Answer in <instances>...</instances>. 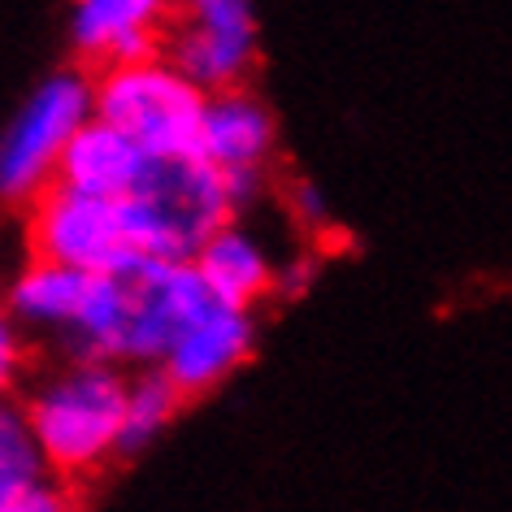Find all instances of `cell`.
Segmentation results:
<instances>
[{"label": "cell", "mask_w": 512, "mask_h": 512, "mask_svg": "<svg viewBox=\"0 0 512 512\" xmlns=\"http://www.w3.org/2000/svg\"><path fill=\"white\" fill-rule=\"evenodd\" d=\"M131 369L87 356H48L22 387V408L40 439L48 473L79 486L122 460Z\"/></svg>", "instance_id": "6da1fadb"}, {"label": "cell", "mask_w": 512, "mask_h": 512, "mask_svg": "<svg viewBox=\"0 0 512 512\" xmlns=\"http://www.w3.org/2000/svg\"><path fill=\"white\" fill-rule=\"evenodd\" d=\"M122 204L144 261H196V252L217 230L243 217L226 178L213 165H204L196 152L148 161L139 187Z\"/></svg>", "instance_id": "7a4b0ae2"}, {"label": "cell", "mask_w": 512, "mask_h": 512, "mask_svg": "<svg viewBox=\"0 0 512 512\" xmlns=\"http://www.w3.org/2000/svg\"><path fill=\"white\" fill-rule=\"evenodd\" d=\"M92 118V74L79 66L48 70L0 126V200L27 209L57 187L66 148Z\"/></svg>", "instance_id": "3957f363"}, {"label": "cell", "mask_w": 512, "mask_h": 512, "mask_svg": "<svg viewBox=\"0 0 512 512\" xmlns=\"http://www.w3.org/2000/svg\"><path fill=\"white\" fill-rule=\"evenodd\" d=\"M92 109L100 122L131 135L148 161H170L196 152L209 96L170 57L157 53L92 74Z\"/></svg>", "instance_id": "277c9868"}, {"label": "cell", "mask_w": 512, "mask_h": 512, "mask_svg": "<svg viewBox=\"0 0 512 512\" xmlns=\"http://www.w3.org/2000/svg\"><path fill=\"white\" fill-rule=\"evenodd\" d=\"M9 313L31 343H44L53 356H87L109 361L113 322V278H87L48 261H22L0 287Z\"/></svg>", "instance_id": "5b68a950"}, {"label": "cell", "mask_w": 512, "mask_h": 512, "mask_svg": "<svg viewBox=\"0 0 512 512\" xmlns=\"http://www.w3.org/2000/svg\"><path fill=\"white\" fill-rule=\"evenodd\" d=\"M22 239L31 261H48L87 278H122L144 261L126 204L83 196L61 183L22 209Z\"/></svg>", "instance_id": "8992f818"}, {"label": "cell", "mask_w": 512, "mask_h": 512, "mask_svg": "<svg viewBox=\"0 0 512 512\" xmlns=\"http://www.w3.org/2000/svg\"><path fill=\"white\" fill-rule=\"evenodd\" d=\"M213 296L191 261H139L113 278L109 361L122 369H161L178 335L196 322Z\"/></svg>", "instance_id": "52a82bcc"}, {"label": "cell", "mask_w": 512, "mask_h": 512, "mask_svg": "<svg viewBox=\"0 0 512 512\" xmlns=\"http://www.w3.org/2000/svg\"><path fill=\"white\" fill-rule=\"evenodd\" d=\"M161 53L204 96L252 87V70L261 61V18H256L248 0H191V5H174Z\"/></svg>", "instance_id": "ba28073f"}, {"label": "cell", "mask_w": 512, "mask_h": 512, "mask_svg": "<svg viewBox=\"0 0 512 512\" xmlns=\"http://www.w3.org/2000/svg\"><path fill=\"white\" fill-rule=\"evenodd\" d=\"M196 157L226 178L243 217H248L252 204H261L278 161V118L256 87L209 96Z\"/></svg>", "instance_id": "9c48e42d"}, {"label": "cell", "mask_w": 512, "mask_h": 512, "mask_svg": "<svg viewBox=\"0 0 512 512\" xmlns=\"http://www.w3.org/2000/svg\"><path fill=\"white\" fill-rule=\"evenodd\" d=\"M174 5L165 0H79L66 14V44L74 66L105 74L113 66L157 57L165 48Z\"/></svg>", "instance_id": "30bf717a"}, {"label": "cell", "mask_w": 512, "mask_h": 512, "mask_svg": "<svg viewBox=\"0 0 512 512\" xmlns=\"http://www.w3.org/2000/svg\"><path fill=\"white\" fill-rule=\"evenodd\" d=\"M256 335H261L256 313L230 309V304L213 300V304H204L196 322L178 335V343L161 361L157 374L170 378L183 400L209 395V391H217L222 382H230L243 365L252 361Z\"/></svg>", "instance_id": "8fae6325"}, {"label": "cell", "mask_w": 512, "mask_h": 512, "mask_svg": "<svg viewBox=\"0 0 512 512\" xmlns=\"http://www.w3.org/2000/svg\"><path fill=\"white\" fill-rule=\"evenodd\" d=\"M191 265H196L204 291H209L217 304L256 313L270 296H278L283 256L265 243V235L248 222V217H235V222H226L209 243H204Z\"/></svg>", "instance_id": "7c38bea8"}, {"label": "cell", "mask_w": 512, "mask_h": 512, "mask_svg": "<svg viewBox=\"0 0 512 512\" xmlns=\"http://www.w3.org/2000/svg\"><path fill=\"white\" fill-rule=\"evenodd\" d=\"M148 170V152L135 144L131 135H122L118 126L92 118L74 135V144L66 148L57 183L83 196H100V200H126L139 187V178Z\"/></svg>", "instance_id": "4fadbf2b"}, {"label": "cell", "mask_w": 512, "mask_h": 512, "mask_svg": "<svg viewBox=\"0 0 512 512\" xmlns=\"http://www.w3.org/2000/svg\"><path fill=\"white\" fill-rule=\"evenodd\" d=\"M183 395L157 369H135L131 391H126V430H122V456H139L174 426L183 413Z\"/></svg>", "instance_id": "5bb4252c"}, {"label": "cell", "mask_w": 512, "mask_h": 512, "mask_svg": "<svg viewBox=\"0 0 512 512\" xmlns=\"http://www.w3.org/2000/svg\"><path fill=\"white\" fill-rule=\"evenodd\" d=\"M48 478L53 473H48L27 408H22V400H0V504L35 491Z\"/></svg>", "instance_id": "9a60e30c"}, {"label": "cell", "mask_w": 512, "mask_h": 512, "mask_svg": "<svg viewBox=\"0 0 512 512\" xmlns=\"http://www.w3.org/2000/svg\"><path fill=\"white\" fill-rule=\"evenodd\" d=\"M35 374V343L0 296V400H18Z\"/></svg>", "instance_id": "2e32d148"}, {"label": "cell", "mask_w": 512, "mask_h": 512, "mask_svg": "<svg viewBox=\"0 0 512 512\" xmlns=\"http://www.w3.org/2000/svg\"><path fill=\"white\" fill-rule=\"evenodd\" d=\"M283 209H287L291 222H296L300 235L317 239L330 230V204L322 196V187L309 183V178H296V183L283 187Z\"/></svg>", "instance_id": "e0dca14e"}, {"label": "cell", "mask_w": 512, "mask_h": 512, "mask_svg": "<svg viewBox=\"0 0 512 512\" xmlns=\"http://www.w3.org/2000/svg\"><path fill=\"white\" fill-rule=\"evenodd\" d=\"M0 512H83V504H79V495H74V486L48 478L44 486H35V491L0 504Z\"/></svg>", "instance_id": "ac0fdd59"}, {"label": "cell", "mask_w": 512, "mask_h": 512, "mask_svg": "<svg viewBox=\"0 0 512 512\" xmlns=\"http://www.w3.org/2000/svg\"><path fill=\"white\" fill-rule=\"evenodd\" d=\"M317 278V256L313 252H296V256H283V270H278V296H300L309 291Z\"/></svg>", "instance_id": "d6986e66"}]
</instances>
